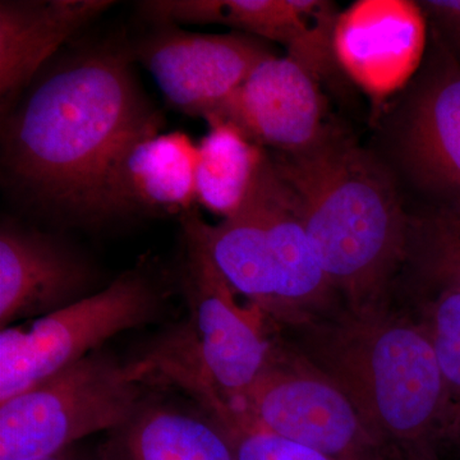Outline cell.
Wrapping results in <instances>:
<instances>
[{"instance_id": "277c9868", "label": "cell", "mask_w": 460, "mask_h": 460, "mask_svg": "<svg viewBox=\"0 0 460 460\" xmlns=\"http://www.w3.org/2000/svg\"><path fill=\"white\" fill-rule=\"evenodd\" d=\"M146 357L99 349L0 402V460H41L123 425L154 385Z\"/></svg>"}, {"instance_id": "7402d4cb", "label": "cell", "mask_w": 460, "mask_h": 460, "mask_svg": "<svg viewBox=\"0 0 460 460\" xmlns=\"http://www.w3.org/2000/svg\"><path fill=\"white\" fill-rule=\"evenodd\" d=\"M419 4L443 36L449 53L460 62V0H428Z\"/></svg>"}, {"instance_id": "8fae6325", "label": "cell", "mask_w": 460, "mask_h": 460, "mask_svg": "<svg viewBox=\"0 0 460 460\" xmlns=\"http://www.w3.org/2000/svg\"><path fill=\"white\" fill-rule=\"evenodd\" d=\"M426 40V16L419 3L359 0L339 14L335 62L366 93L380 100L416 74Z\"/></svg>"}, {"instance_id": "7c38bea8", "label": "cell", "mask_w": 460, "mask_h": 460, "mask_svg": "<svg viewBox=\"0 0 460 460\" xmlns=\"http://www.w3.org/2000/svg\"><path fill=\"white\" fill-rule=\"evenodd\" d=\"M96 274L56 235L13 220L0 226V328L48 316L93 295Z\"/></svg>"}, {"instance_id": "603a6c76", "label": "cell", "mask_w": 460, "mask_h": 460, "mask_svg": "<svg viewBox=\"0 0 460 460\" xmlns=\"http://www.w3.org/2000/svg\"><path fill=\"white\" fill-rule=\"evenodd\" d=\"M387 460H441L434 447H387Z\"/></svg>"}, {"instance_id": "5b68a950", "label": "cell", "mask_w": 460, "mask_h": 460, "mask_svg": "<svg viewBox=\"0 0 460 460\" xmlns=\"http://www.w3.org/2000/svg\"><path fill=\"white\" fill-rule=\"evenodd\" d=\"M164 289L132 269L93 295L0 332V402L102 349L111 338L156 323L165 314Z\"/></svg>"}, {"instance_id": "52a82bcc", "label": "cell", "mask_w": 460, "mask_h": 460, "mask_svg": "<svg viewBox=\"0 0 460 460\" xmlns=\"http://www.w3.org/2000/svg\"><path fill=\"white\" fill-rule=\"evenodd\" d=\"M234 405L263 428L332 458L387 460L385 445L343 390L279 338L265 370Z\"/></svg>"}, {"instance_id": "ffe728a7", "label": "cell", "mask_w": 460, "mask_h": 460, "mask_svg": "<svg viewBox=\"0 0 460 460\" xmlns=\"http://www.w3.org/2000/svg\"><path fill=\"white\" fill-rule=\"evenodd\" d=\"M405 261L413 263L434 295L460 292V199L445 201L417 222H410Z\"/></svg>"}, {"instance_id": "3957f363", "label": "cell", "mask_w": 460, "mask_h": 460, "mask_svg": "<svg viewBox=\"0 0 460 460\" xmlns=\"http://www.w3.org/2000/svg\"><path fill=\"white\" fill-rule=\"evenodd\" d=\"M293 347L332 378L385 447H434L447 436L443 372L420 321L386 305L314 316L289 328Z\"/></svg>"}, {"instance_id": "2e32d148", "label": "cell", "mask_w": 460, "mask_h": 460, "mask_svg": "<svg viewBox=\"0 0 460 460\" xmlns=\"http://www.w3.org/2000/svg\"><path fill=\"white\" fill-rule=\"evenodd\" d=\"M404 151L423 184L460 199V62L452 54L411 109Z\"/></svg>"}, {"instance_id": "5bb4252c", "label": "cell", "mask_w": 460, "mask_h": 460, "mask_svg": "<svg viewBox=\"0 0 460 460\" xmlns=\"http://www.w3.org/2000/svg\"><path fill=\"white\" fill-rule=\"evenodd\" d=\"M109 0H3L0 3V107L5 117L69 38L90 25Z\"/></svg>"}, {"instance_id": "cb8c5ba5", "label": "cell", "mask_w": 460, "mask_h": 460, "mask_svg": "<svg viewBox=\"0 0 460 460\" xmlns=\"http://www.w3.org/2000/svg\"><path fill=\"white\" fill-rule=\"evenodd\" d=\"M41 460H89V459L84 458L83 454L78 452V450L75 449V445H74V447H66V449L60 450V452L53 454V456H48V458H44Z\"/></svg>"}, {"instance_id": "8992f818", "label": "cell", "mask_w": 460, "mask_h": 460, "mask_svg": "<svg viewBox=\"0 0 460 460\" xmlns=\"http://www.w3.org/2000/svg\"><path fill=\"white\" fill-rule=\"evenodd\" d=\"M181 283L190 325L168 339L226 401L239 404L265 370L278 337L259 307L239 304L238 293L215 266L189 214L181 215Z\"/></svg>"}, {"instance_id": "ba28073f", "label": "cell", "mask_w": 460, "mask_h": 460, "mask_svg": "<svg viewBox=\"0 0 460 460\" xmlns=\"http://www.w3.org/2000/svg\"><path fill=\"white\" fill-rule=\"evenodd\" d=\"M132 56L172 108L208 119L257 65L275 54L261 39L246 33L208 35L162 26L138 42Z\"/></svg>"}, {"instance_id": "7a4b0ae2", "label": "cell", "mask_w": 460, "mask_h": 460, "mask_svg": "<svg viewBox=\"0 0 460 460\" xmlns=\"http://www.w3.org/2000/svg\"><path fill=\"white\" fill-rule=\"evenodd\" d=\"M271 160L345 305H386L387 287L407 260L410 220L385 169L332 128L311 150Z\"/></svg>"}, {"instance_id": "30bf717a", "label": "cell", "mask_w": 460, "mask_h": 460, "mask_svg": "<svg viewBox=\"0 0 460 460\" xmlns=\"http://www.w3.org/2000/svg\"><path fill=\"white\" fill-rule=\"evenodd\" d=\"M319 77L288 54L266 58L206 120L232 124L275 154L305 153L330 131Z\"/></svg>"}, {"instance_id": "d4e9b609", "label": "cell", "mask_w": 460, "mask_h": 460, "mask_svg": "<svg viewBox=\"0 0 460 460\" xmlns=\"http://www.w3.org/2000/svg\"><path fill=\"white\" fill-rule=\"evenodd\" d=\"M454 438H460V425L458 429H456V435H454Z\"/></svg>"}, {"instance_id": "d6986e66", "label": "cell", "mask_w": 460, "mask_h": 460, "mask_svg": "<svg viewBox=\"0 0 460 460\" xmlns=\"http://www.w3.org/2000/svg\"><path fill=\"white\" fill-rule=\"evenodd\" d=\"M208 123L210 131L198 145L196 199L226 219L246 204L269 154L232 124Z\"/></svg>"}, {"instance_id": "44dd1931", "label": "cell", "mask_w": 460, "mask_h": 460, "mask_svg": "<svg viewBox=\"0 0 460 460\" xmlns=\"http://www.w3.org/2000/svg\"><path fill=\"white\" fill-rule=\"evenodd\" d=\"M420 323L428 332L447 384L450 405L449 436L460 425V292L443 290L423 302Z\"/></svg>"}, {"instance_id": "ac0fdd59", "label": "cell", "mask_w": 460, "mask_h": 460, "mask_svg": "<svg viewBox=\"0 0 460 460\" xmlns=\"http://www.w3.org/2000/svg\"><path fill=\"white\" fill-rule=\"evenodd\" d=\"M162 377L166 385L180 387L211 417L235 460H337L263 428L243 408L226 401L189 359H165Z\"/></svg>"}, {"instance_id": "e0dca14e", "label": "cell", "mask_w": 460, "mask_h": 460, "mask_svg": "<svg viewBox=\"0 0 460 460\" xmlns=\"http://www.w3.org/2000/svg\"><path fill=\"white\" fill-rule=\"evenodd\" d=\"M189 217L230 287L277 326L280 319L279 278L268 235L252 202L247 199L237 214L214 226L193 211Z\"/></svg>"}, {"instance_id": "9a60e30c", "label": "cell", "mask_w": 460, "mask_h": 460, "mask_svg": "<svg viewBox=\"0 0 460 460\" xmlns=\"http://www.w3.org/2000/svg\"><path fill=\"white\" fill-rule=\"evenodd\" d=\"M192 402L148 395L123 425L109 432L95 460H235L222 429Z\"/></svg>"}, {"instance_id": "6da1fadb", "label": "cell", "mask_w": 460, "mask_h": 460, "mask_svg": "<svg viewBox=\"0 0 460 460\" xmlns=\"http://www.w3.org/2000/svg\"><path fill=\"white\" fill-rule=\"evenodd\" d=\"M132 53L95 45L42 72L5 115L3 168L16 189L84 219L117 148L162 117L138 86Z\"/></svg>"}, {"instance_id": "9c48e42d", "label": "cell", "mask_w": 460, "mask_h": 460, "mask_svg": "<svg viewBox=\"0 0 460 460\" xmlns=\"http://www.w3.org/2000/svg\"><path fill=\"white\" fill-rule=\"evenodd\" d=\"M159 131L148 128L117 148L95 181L84 220L192 211L198 145L184 133Z\"/></svg>"}, {"instance_id": "4fadbf2b", "label": "cell", "mask_w": 460, "mask_h": 460, "mask_svg": "<svg viewBox=\"0 0 460 460\" xmlns=\"http://www.w3.org/2000/svg\"><path fill=\"white\" fill-rule=\"evenodd\" d=\"M255 206L270 244L279 278L280 319L289 329L302 321L334 311V288L317 259L292 193L269 155L248 198Z\"/></svg>"}]
</instances>
